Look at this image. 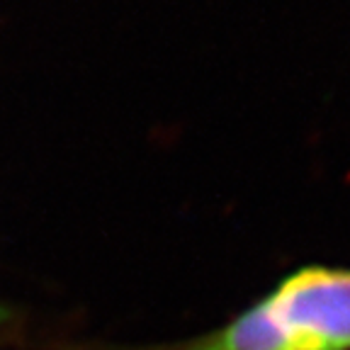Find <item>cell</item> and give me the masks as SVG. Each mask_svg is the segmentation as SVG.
Here are the masks:
<instances>
[{
	"mask_svg": "<svg viewBox=\"0 0 350 350\" xmlns=\"http://www.w3.org/2000/svg\"><path fill=\"white\" fill-rule=\"evenodd\" d=\"M120 350H350V265H297L202 334Z\"/></svg>",
	"mask_w": 350,
	"mask_h": 350,
	"instance_id": "cell-1",
	"label": "cell"
},
{
	"mask_svg": "<svg viewBox=\"0 0 350 350\" xmlns=\"http://www.w3.org/2000/svg\"><path fill=\"white\" fill-rule=\"evenodd\" d=\"M0 317H3V314H0Z\"/></svg>",
	"mask_w": 350,
	"mask_h": 350,
	"instance_id": "cell-2",
	"label": "cell"
}]
</instances>
